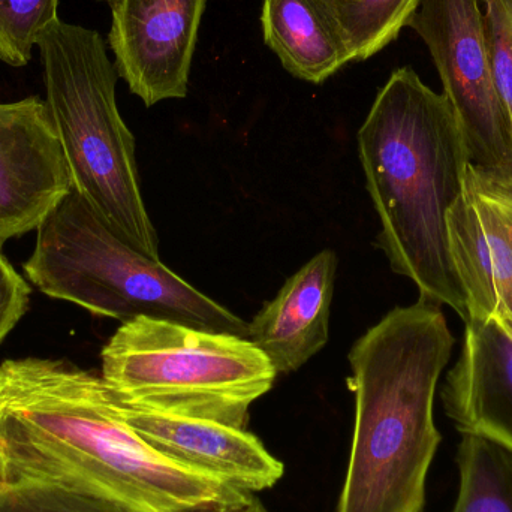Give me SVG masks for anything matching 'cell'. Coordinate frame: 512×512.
Listing matches in <instances>:
<instances>
[{"mask_svg":"<svg viewBox=\"0 0 512 512\" xmlns=\"http://www.w3.org/2000/svg\"><path fill=\"white\" fill-rule=\"evenodd\" d=\"M47 108L72 189L129 246L159 259L138 180L135 138L116 102L119 72L96 30L57 20L39 35Z\"/></svg>","mask_w":512,"mask_h":512,"instance_id":"4","label":"cell"},{"mask_svg":"<svg viewBox=\"0 0 512 512\" xmlns=\"http://www.w3.org/2000/svg\"><path fill=\"white\" fill-rule=\"evenodd\" d=\"M454 342L441 307L418 300L352 345L354 432L336 512H423L441 444L433 406Z\"/></svg>","mask_w":512,"mask_h":512,"instance_id":"3","label":"cell"},{"mask_svg":"<svg viewBox=\"0 0 512 512\" xmlns=\"http://www.w3.org/2000/svg\"><path fill=\"white\" fill-rule=\"evenodd\" d=\"M101 360L102 379L123 403L240 429L277 376L245 337L147 316L123 322Z\"/></svg>","mask_w":512,"mask_h":512,"instance_id":"6","label":"cell"},{"mask_svg":"<svg viewBox=\"0 0 512 512\" xmlns=\"http://www.w3.org/2000/svg\"><path fill=\"white\" fill-rule=\"evenodd\" d=\"M358 155L381 231L376 246L391 270L417 285L420 300L468 318L450 254L447 218L465 191L469 159L444 93L414 69H396L357 135Z\"/></svg>","mask_w":512,"mask_h":512,"instance_id":"2","label":"cell"},{"mask_svg":"<svg viewBox=\"0 0 512 512\" xmlns=\"http://www.w3.org/2000/svg\"><path fill=\"white\" fill-rule=\"evenodd\" d=\"M2 487H3V483H2V480H0V490H2Z\"/></svg>","mask_w":512,"mask_h":512,"instance_id":"23","label":"cell"},{"mask_svg":"<svg viewBox=\"0 0 512 512\" xmlns=\"http://www.w3.org/2000/svg\"><path fill=\"white\" fill-rule=\"evenodd\" d=\"M447 225L466 321L512 318V188L484 179L469 165Z\"/></svg>","mask_w":512,"mask_h":512,"instance_id":"9","label":"cell"},{"mask_svg":"<svg viewBox=\"0 0 512 512\" xmlns=\"http://www.w3.org/2000/svg\"><path fill=\"white\" fill-rule=\"evenodd\" d=\"M30 286L12 267L0 243V343L23 318L29 306Z\"/></svg>","mask_w":512,"mask_h":512,"instance_id":"20","label":"cell"},{"mask_svg":"<svg viewBox=\"0 0 512 512\" xmlns=\"http://www.w3.org/2000/svg\"><path fill=\"white\" fill-rule=\"evenodd\" d=\"M459 493L451 512H512V450L477 433H462Z\"/></svg>","mask_w":512,"mask_h":512,"instance_id":"15","label":"cell"},{"mask_svg":"<svg viewBox=\"0 0 512 512\" xmlns=\"http://www.w3.org/2000/svg\"><path fill=\"white\" fill-rule=\"evenodd\" d=\"M198 512H270L258 499L252 498L246 504L236 505V507L212 508V510H204Z\"/></svg>","mask_w":512,"mask_h":512,"instance_id":"21","label":"cell"},{"mask_svg":"<svg viewBox=\"0 0 512 512\" xmlns=\"http://www.w3.org/2000/svg\"><path fill=\"white\" fill-rule=\"evenodd\" d=\"M406 27L432 54L472 170L512 188V119L493 71L481 0H420Z\"/></svg>","mask_w":512,"mask_h":512,"instance_id":"7","label":"cell"},{"mask_svg":"<svg viewBox=\"0 0 512 512\" xmlns=\"http://www.w3.org/2000/svg\"><path fill=\"white\" fill-rule=\"evenodd\" d=\"M442 400L460 432L512 450V318L466 321L462 352Z\"/></svg>","mask_w":512,"mask_h":512,"instance_id":"12","label":"cell"},{"mask_svg":"<svg viewBox=\"0 0 512 512\" xmlns=\"http://www.w3.org/2000/svg\"><path fill=\"white\" fill-rule=\"evenodd\" d=\"M0 512H131L87 493L42 484H18L0 490Z\"/></svg>","mask_w":512,"mask_h":512,"instance_id":"18","label":"cell"},{"mask_svg":"<svg viewBox=\"0 0 512 512\" xmlns=\"http://www.w3.org/2000/svg\"><path fill=\"white\" fill-rule=\"evenodd\" d=\"M116 405L122 420L168 459L251 495L271 489L282 480L283 463L246 429L149 411L123 403L117 397Z\"/></svg>","mask_w":512,"mask_h":512,"instance_id":"11","label":"cell"},{"mask_svg":"<svg viewBox=\"0 0 512 512\" xmlns=\"http://www.w3.org/2000/svg\"><path fill=\"white\" fill-rule=\"evenodd\" d=\"M261 26L265 44L298 80L321 84L352 62L315 0H264Z\"/></svg>","mask_w":512,"mask_h":512,"instance_id":"14","label":"cell"},{"mask_svg":"<svg viewBox=\"0 0 512 512\" xmlns=\"http://www.w3.org/2000/svg\"><path fill=\"white\" fill-rule=\"evenodd\" d=\"M24 271L42 294L122 324L147 316L249 337V322L123 242L75 189L36 228Z\"/></svg>","mask_w":512,"mask_h":512,"instance_id":"5","label":"cell"},{"mask_svg":"<svg viewBox=\"0 0 512 512\" xmlns=\"http://www.w3.org/2000/svg\"><path fill=\"white\" fill-rule=\"evenodd\" d=\"M351 54L364 62L396 41L420 0H315Z\"/></svg>","mask_w":512,"mask_h":512,"instance_id":"16","label":"cell"},{"mask_svg":"<svg viewBox=\"0 0 512 512\" xmlns=\"http://www.w3.org/2000/svg\"><path fill=\"white\" fill-rule=\"evenodd\" d=\"M59 0H0V60L21 68L39 35L59 20Z\"/></svg>","mask_w":512,"mask_h":512,"instance_id":"17","label":"cell"},{"mask_svg":"<svg viewBox=\"0 0 512 512\" xmlns=\"http://www.w3.org/2000/svg\"><path fill=\"white\" fill-rule=\"evenodd\" d=\"M0 480L87 493L131 512L236 507L254 495L150 447L101 375L47 358L0 364Z\"/></svg>","mask_w":512,"mask_h":512,"instance_id":"1","label":"cell"},{"mask_svg":"<svg viewBox=\"0 0 512 512\" xmlns=\"http://www.w3.org/2000/svg\"><path fill=\"white\" fill-rule=\"evenodd\" d=\"M71 189L47 104H0V243L36 230Z\"/></svg>","mask_w":512,"mask_h":512,"instance_id":"10","label":"cell"},{"mask_svg":"<svg viewBox=\"0 0 512 512\" xmlns=\"http://www.w3.org/2000/svg\"><path fill=\"white\" fill-rule=\"evenodd\" d=\"M99 2H105V3H108V5H110V8L111 6L114 5V3L117 2V0H99Z\"/></svg>","mask_w":512,"mask_h":512,"instance_id":"22","label":"cell"},{"mask_svg":"<svg viewBox=\"0 0 512 512\" xmlns=\"http://www.w3.org/2000/svg\"><path fill=\"white\" fill-rule=\"evenodd\" d=\"M336 271V254L319 252L249 322L248 339L277 375L295 372L327 345Z\"/></svg>","mask_w":512,"mask_h":512,"instance_id":"13","label":"cell"},{"mask_svg":"<svg viewBox=\"0 0 512 512\" xmlns=\"http://www.w3.org/2000/svg\"><path fill=\"white\" fill-rule=\"evenodd\" d=\"M487 47L512 119V0H481Z\"/></svg>","mask_w":512,"mask_h":512,"instance_id":"19","label":"cell"},{"mask_svg":"<svg viewBox=\"0 0 512 512\" xmlns=\"http://www.w3.org/2000/svg\"><path fill=\"white\" fill-rule=\"evenodd\" d=\"M209 0H117L108 44L119 77L146 107L188 95Z\"/></svg>","mask_w":512,"mask_h":512,"instance_id":"8","label":"cell"}]
</instances>
